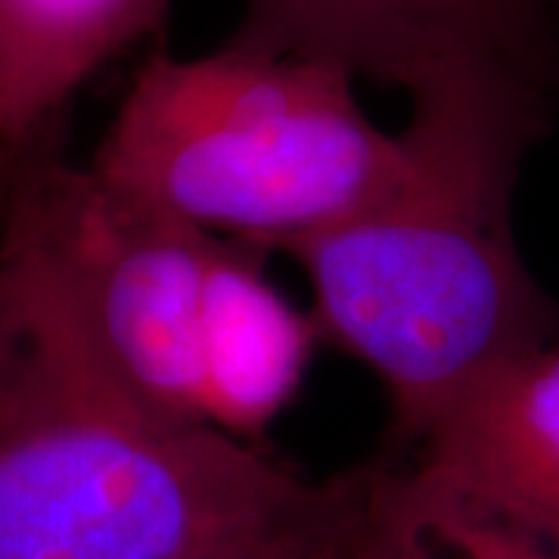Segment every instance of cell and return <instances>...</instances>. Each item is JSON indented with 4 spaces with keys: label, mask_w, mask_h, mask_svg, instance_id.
I'll return each mask as SVG.
<instances>
[{
    "label": "cell",
    "mask_w": 559,
    "mask_h": 559,
    "mask_svg": "<svg viewBox=\"0 0 559 559\" xmlns=\"http://www.w3.org/2000/svg\"><path fill=\"white\" fill-rule=\"evenodd\" d=\"M259 255L221 240L200 320L202 419L242 441L296 399L318 342L311 314L274 289Z\"/></svg>",
    "instance_id": "52a82bcc"
},
{
    "label": "cell",
    "mask_w": 559,
    "mask_h": 559,
    "mask_svg": "<svg viewBox=\"0 0 559 559\" xmlns=\"http://www.w3.org/2000/svg\"><path fill=\"white\" fill-rule=\"evenodd\" d=\"M87 168L205 237L289 252L389 197L411 146L364 116L348 72L227 38L150 53Z\"/></svg>",
    "instance_id": "3957f363"
},
{
    "label": "cell",
    "mask_w": 559,
    "mask_h": 559,
    "mask_svg": "<svg viewBox=\"0 0 559 559\" xmlns=\"http://www.w3.org/2000/svg\"><path fill=\"white\" fill-rule=\"evenodd\" d=\"M411 457L559 550V345L500 364L451 401Z\"/></svg>",
    "instance_id": "8992f818"
},
{
    "label": "cell",
    "mask_w": 559,
    "mask_h": 559,
    "mask_svg": "<svg viewBox=\"0 0 559 559\" xmlns=\"http://www.w3.org/2000/svg\"><path fill=\"white\" fill-rule=\"evenodd\" d=\"M358 488L355 498L348 500V507L342 510L330 525H323L320 532L308 538L296 540L289 547H283L277 554L261 559H352L355 535H358L360 507H364V491H367V466H358Z\"/></svg>",
    "instance_id": "30bf717a"
},
{
    "label": "cell",
    "mask_w": 559,
    "mask_h": 559,
    "mask_svg": "<svg viewBox=\"0 0 559 559\" xmlns=\"http://www.w3.org/2000/svg\"><path fill=\"white\" fill-rule=\"evenodd\" d=\"M547 128L538 103H417L399 187L286 252L311 283L318 340L382 382L404 444L500 364L557 342L513 237L520 165Z\"/></svg>",
    "instance_id": "7a4b0ae2"
},
{
    "label": "cell",
    "mask_w": 559,
    "mask_h": 559,
    "mask_svg": "<svg viewBox=\"0 0 559 559\" xmlns=\"http://www.w3.org/2000/svg\"><path fill=\"white\" fill-rule=\"evenodd\" d=\"M352 559H559V550L411 460H373Z\"/></svg>",
    "instance_id": "9c48e42d"
},
{
    "label": "cell",
    "mask_w": 559,
    "mask_h": 559,
    "mask_svg": "<svg viewBox=\"0 0 559 559\" xmlns=\"http://www.w3.org/2000/svg\"><path fill=\"white\" fill-rule=\"evenodd\" d=\"M0 224L60 283L103 364L143 404L202 419L200 320L221 240L103 183L50 131L0 153Z\"/></svg>",
    "instance_id": "277c9868"
},
{
    "label": "cell",
    "mask_w": 559,
    "mask_h": 559,
    "mask_svg": "<svg viewBox=\"0 0 559 559\" xmlns=\"http://www.w3.org/2000/svg\"><path fill=\"white\" fill-rule=\"evenodd\" d=\"M355 488L358 469L308 479L143 404L0 224V559H261L330 525Z\"/></svg>",
    "instance_id": "6da1fadb"
},
{
    "label": "cell",
    "mask_w": 559,
    "mask_h": 559,
    "mask_svg": "<svg viewBox=\"0 0 559 559\" xmlns=\"http://www.w3.org/2000/svg\"><path fill=\"white\" fill-rule=\"evenodd\" d=\"M230 40L401 87L411 106H550L559 87V0H246Z\"/></svg>",
    "instance_id": "5b68a950"
},
{
    "label": "cell",
    "mask_w": 559,
    "mask_h": 559,
    "mask_svg": "<svg viewBox=\"0 0 559 559\" xmlns=\"http://www.w3.org/2000/svg\"><path fill=\"white\" fill-rule=\"evenodd\" d=\"M171 0H0V153L66 131L103 66L156 35Z\"/></svg>",
    "instance_id": "ba28073f"
}]
</instances>
